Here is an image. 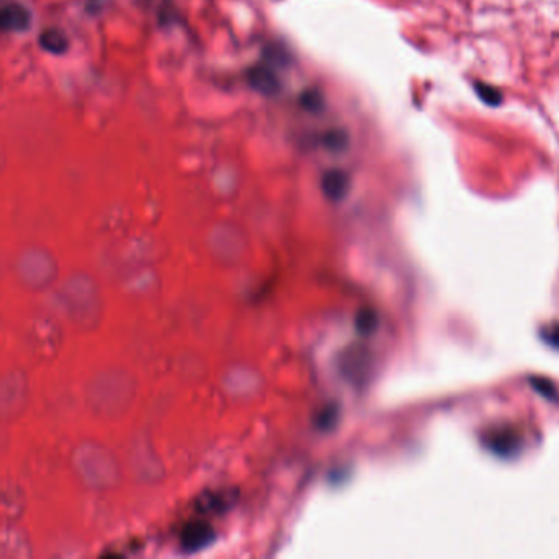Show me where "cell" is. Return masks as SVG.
<instances>
[{
	"mask_svg": "<svg viewBox=\"0 0 559 559\" xmlns=\"http://www.w3.org/2000/svg\"><path fill=\"white\" fill-rule=\"evenodd\" d=\"M31 24V14L29 9L19 2L5 4L0 10V25L4 31H25Z\"/></svg>",
	"mask_w": 559,
	"mask_h": 559,
	"instance_id": "3",
	"label": "cell"
},
{
	"mask_svg": "<svg viewBox=\"0 0 559 559\" xmlns=\"http://www.w3.org/2000/svg\"><path fill=\"white\" fill-rule=\"evenodd\" d=\"M541 338H543V342L550 344L551 348L559 349V323L546 325L543 330H541Z\"/></svg>",
	"mask_w": 559,
	"mask_h": 559,
	"instance_id": "11",
	"label": "cell"
},
{
	"mask_svg": "<svg viewBox=\"0 0 559 559\" xmlns=\"http://www.w3.org/2000/svg\"><path fill=\"white\" fill-rule=\"evenodd\" d=\"M476 91H478V96L482 98V101H484L486 103H489V106H498V103L502 102L501 92H498L496 87L479 82V84L476 86Z\"/></svg>",
	"mask_w": 559,
	"mask_h": 559,
	"instance_id": "9",
	"label": "cell"
},
{
	"mask_svg": "<svg viewBox=\"0 0 559 559\" xmlns=\"http://www.w3.org/2000/svg\"><path fill=\"white\" fill-rule=\"evenodd\" d=\"M322 103H323V101H322V96L319 94V92L309 91L302 96V106L305 108H309V111H319V108L322 107Z\"/></svg>",
	"mask_w": 559,
	"mask_h": 559,
	"instance_id": "13",
	"label": "cell"
},
{
	"mask_svg": "<svg viewBox=\"0 0 559 559\" xmlns=\"http://www.w3.org/2000/svg\"><path fill=\"white\" fill-rule=\"evenodd\" d=\"M225 506H227V503H225V498H220L217 494H210L208 496V501L200 506V511L202 512H215V511L222 512Z\"/></svg>",
	"mask_w": 559,
	"mask_h": 559,
	"instance_id": "12",
	"label": "cell"
},
{
	"mask_svg": "<svg viewBox=\"0 0 559 559\" xmlns=\"http://www.w3.org/2000/svg\"><path fill=\"white\" fill-rule=\"evenodd\" d=\"M482 443L497 456L508 458L518 453L520 446H522V438L512 426H497V429H491L484 433Z\"/></svg>",
	"mask_w": 559,
	"mask_h": 559,
	"instance_id": "1",
	"label": "cell"
},
{
	"mask_svg": "<svg viewBox=\"0 0 559 559\" xmlns=\"http://www.w3.org/2000/svg\"><path fill=\"white\" fill-rule=\"evenodd\" d=\"M213 540V530L205 522H194L184 528L180 546L184 551L192 553L207 546Z\"/></svg>",
	"mask_w": 559,
	"mask_h": 559,
	"instance_id": "4",
	"label": "cell"
},
{
	"mask_svg": "<svg viewBox=\"0 0 559 559\" xmlns=\"http://www.w3.org/2000/svg\"><path fill=\"white\" fill-rule=\"evenodd\" d=\"M40 46L51 54H63L68 51V38L59 30L48 29L40 35Z\"/></svg>",
	"mask_w": 559,
	"mask_h": 559,
	"instance_id": "6",
	"label": "cell"
},
{
	"mask_svg": "<svg viewBox=\"0 0 559 559\" xmlns=\"http://www.w3.org/2000/svg\"><path fill=\"white\" fill-rule=\"evenodd\" d=\"M248 82L256 92L265 96H276L282 89L281 79L276 71L267 64H255L253 68H250Z\"/></svg>",
	"mask_w": 559,
	"mask_h": 559,
	"instance_id": "2",
	"label": "cell"
},
{
	"mask_svg": "<svg viewBox=\"0 0 559 559\" xmlns=\"http://www.w3.org/2000/svg\"><path fill=\"white\" fill-rule=\"evenodd\" d=\"M322 190L330 200H342L349 190V176L342 169H330L323 174Z\"/></svg>",
	"mask_w": 559,
	"mask_h": 559,
	"instance_id": "5",
	"label": "cell"
},
{
	"mask_svg": "<svg viewBox=\"0 0 559 559\" xmlns=\"http://www.w3.org/2000/svg\"><path fill=\"white\" fill-rule=\"evenodd\" d=\"M356 328H358V332L363 333V335H371L377 328L376 312L371 309L361 310L359 314L356 315Z\"/></svg>",
	"mask_w": 559,
	"mask_h": 559,
	"instance_id": "7",
	"label": "cell"
},
{
	"mask_svg": "<svg viewBox=\"0 0 559 559\" xmlns=\"http://www.w3.org/2000/svg\"><path fill=\"white\" fill-rule=\"evenodd\" d=\"M530 384L533 386V389L538 394H541L548 400H558V391L550 379H545V377H531Z\"/></svg>",
	"mask_w": 559,
	"mask_h": 559,
	"instance_id": "8",
	"label": "cell"
},
{
	"mask_svg": "<svg viewBox=\"0 0 559 559\" xmlns=\"http://www.w3.org/2000/svg\"><path fill=\"white\" fill-rule=\"evenodd\" d=\"M337 415H338V412H337L335 407L327 409V412L320 416L319 425L322 426V429H330V426H333V424H335Z\"/></svg>",
	"mask_w": 559,
	"mask_h": 559,
	"instance_id": "14",
	"label": "cell"
},
{
	"mask_svg": "<svg viewBox=\"0 0 559 559\" xmlns=\"http://www.w3.org/2000/svg\"><path fill=\"white\" fill-rule=\"evenodd\" d=\"M347 143H348V140H347V135H344V131L333 130L325 136V146L330 148V150H333V151L343 150V148L347 146Z\"/></svg>",
	"mask_w": 559,
	"mask_h": 559,
	"instance_id": "10",
	"label": "cell"
}]
</instances>
